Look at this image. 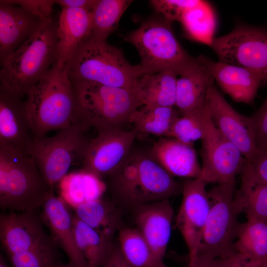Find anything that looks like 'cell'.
<instances>
[{"instance_id":"1","label":"cell","mask_w":267,"mask_h":267,"mask_svg":"<svg viewBox=\"0 0 267 267\" xmlns=\"http://www.w3.org/2000/svg\"><path fill=\"white\" fill-rule=\"evenodd\" d=\"M107 188L119 207L139 205L169 199L182 192L176 181L151 156L149 151L133 149L107 177Z\"/></svg>"},{"instance_id":"2","label":"cell","mask_w":267,"mask_h":267,"mask_svg":"<svg viewBox=\"0 0 267 267\" xmlns=\"http://www.w3.org/2000/svg\"><path fill=\"white\" fill-rule=\"evenodd\" d=\"M25 95L33 138L72 125L76 100L66 68L56 62Z\"/></svg>"},{"instance_id":"3","label":"cell","mask_w":267,"mask_h":267,"mask_svg":"<svg viewBox=\"0 0 267 267\" xmlns=\"http://www.w3.org/2000/svg\"><path fill=\"white\" fill-rule=\"evenodd\" d=\"M58 22L53 19L1 64L0 89L24 96L56 62Z\"/></svg>"},{"instance_id":"4","label":"cell","mask_w":267,"mask_h":267,"mask_svg":"<svg viewBox=\"0 0 267 267\" xmlns=\"http://www.w3.org/2000/svg\"><path fill=\"white\" fill-rule=\"evenodd\" d=\"M76 100L72 124L98 132L121 129L143 105L134 90L90 82L72 83Z\"/></svg>"},{"instance_id":"5","label":"cell","mask_w":267,"mask_h":267,"mask_svg":"<svg viewBox=\"0 0 267 267\" xmlns=\"http://www.w3.org/2000/svg\"><path fill=\"white\" fill-rule=\"evenodd\" d=\"M54 191L33 159L12 147L0 144V207L3 210L37 211Z\"/></svg>"},{"instance_id":"6","label":"cell","mask_w":267,"mask_h":267,"mask_svg":"<svg viewBox=\"0 0 267 267\" xmlns=\"http://www.w3.org/2000/svg\"><path fill=\"white\" fill-rule=\"evenodd\" d=\"M67 69L72 83L90 82L132 90L145 74L139 64H130L121 49L89 37L79 45Z\"/></svg>"},{"instance_id":"7","label":"cell","mask_w":267,"mask_h":267,"mask_svg":"<svg viewBox=\"0 0 267 267\" xmlns=\"http://www.w3.org/2000/svg\"><path fill=\"white\" fill-rule=\"evenodd\" d=\"M82 126L72 124L53 136L33 138L25 154L35 162L41 174L52 187L68 174L71 166L81 163L90 140Z\"/></svg>"},{"instance_id":"8","label":"cell","mask_w":267,"mask_h":267,"mask_svg":"<svg viewBox=\"0 0 267 267\" xmlns=\"http://www.w3.org/2000/svg\"><path fill=\"white\" fill-rule=\"evenodd\" d=\"M126 40L137 49L145 74L172 70L179 74L192 57L183 48L166 20H150L130 33Z\"/></svg>"},{"instance_id":"9","label":"cell","mask_w":267,"mask_h":267,"mask_svg":"<svg viewBox=\"0 0 267 267\" xmlns=\"http://www.w3.org/2000/svg\"><path fill=\"white\" fill-rule=\"evenodd\" d=\"M234 194V184L229 183L218 184L208 191L210 210L196 256L228 258L236 253L234 244L240 223Z\"/></svg>"},{"instance_id":"10","label":"cell","mask_w":267,"mask_h":267,"mask_svg":"<svg viewBox=\"0 0 267 267\" xmlns=\"http://www.w3.org/2000/svg\"><path fill=\"white\" fill-rule=\"evenodd\" d=\"M209 45L220 61L258 73L267 84V29L239 25L227 34L214 37Z\"/></svg>"},{"instance_id":"11","label":"cell","mask_w":267,"mask_h":267,"mask_svg":"<svg viewBox=\"0 0 267 267\" xmlns=\"http://www.w3.org/2000/svg\"><path fill=\"white\" fill-rule=\"evenodd\" d=\"M206 110L199 178L206 184H234L235 177L241 173L246 160L239 149L216 128Z\"/></svg>"},{"instance_id":"12","label":"cell","mask_w":267,"mask_h":267,"mask_svg":"<svg viewBox=\"0 0 267 267\" xmlns=\"http://www.w3.org/2000/svg\"><path fill=\"white\" fill-rule=\"evenodd\" d=\"M138 134L134 128L130 131L115 129L98 132L89 144L81 170L102 179L107 177L129 154Z\"/></svg>"},{"instance_id":"13","label":"cell","mask_w":267,"mask_h":267,"mask_svg":"<svg viewBox=\"0 0 267 267\" xmlns=\"http://www.w3.org/2000/svg\"><path fill=\"white\" fill-rule=\"evenodd\" d=\"M205 106L218 131L239 149L246 161L250 160L258 149L250 117L236 111L214 84L208 91Z\"/></svg>"},{"instance_id":"14","label":"cell","mask_w":267,"mask_h":267,"mask_svg":"<svg viewBox=\"0 0 267 267\" xmlns=\"http://www.w3.org/2000/svg\"><path fill=\"white\" fill-rule=\"evenodd\" d=\"M43 224L37 211L1 213L0 240L7 256L57 244Z\"/></svg>"},{"instance_id":"15","label":"cell","mask_w":267,"mask_h":267,"mask_svg":"<svg viewBox=\"0 0 267 267\" xmlns=\"http://www.w3.org/2000/svg\"><path fill=\"white\" fill-rule=\"evenodd\" d=\"M206 185L199 177L188 179L182 184V199L176 225L188 248L189 261L196 256L210 210Z\"/></svg>"},{"instance_id":"16","label":"cell","mask_w":267,"mask_h":267,"mask_svg":"<svg viewBox=\"0 0 267 267\" xmlns=\"http://www.w3.org/2000/svg\"><path fill=\"white\" fill-rule=\"evenodd\" d=\"M214 61L200 55L192 57L179 74L175 106L183 114L202 108L215 81Z\"/></svg>"},{"instance_id":"17","label":"cell","mask_w":267,"mask_h":267,"mask_svg":"<svg viewBox=\"0 0 267 267\" xmlns=\"http://www.w3.org/2000/svg\"><path fill=\"white\" fill-rule=\"evenodd\" d=\"M41 219L50 232V236L66 254L69 262L81 267H89L76 242L71 207L54 191L42 206Z\"/></svg>"},{"instance_id":"18","label":"cell","mask_w":267,"mask_h":267,"mask_svg":"<svg viewBox=\"0 0 267 267\" xmlns=\"http://www.w3.org/2000/svg\"><path fill=\"white\" fill-rule=\"evenodd\" d=\"M22 6L0 0V61L1 64L44 24Z\"/></svg>"},{"instance_id":"19","label":"cell","mask_w":267,"mask_h":267,"mask_svg":"<svg viewBox=\"0 0 267 267\" xmlns=\"http://www.w3.org/2000/svg\"><path fill=\"white\" fill-rule=\"evenodd\" d=\"M133 209L136 228L154 254L163 260L174 216L169 199L139 205Z\"/></svg>"},{"instance_id":"20","label":"cell","mask_w":267,"mask_h":267,"mask_svg":"<svg viewBox=\"0 0 267 267\" xmlns=\"http://www.w3.org/2000/svg\"><path fill=\"white\" fill-rule=\"evenodd\" d=\"M23 97L0 89V144L25 153L33 138Z\"/></svg>"},{"instance_id":"21","label":"cell","mask_w":267,"mask_h":267,"mask_svg":"<svg viewBox=\"0 0 267 267\" xmlns=\"http://www.w3.org/2000/svg\"><path fill=\"white\" fill-rule=\"evenodd\" d=\"M149 152L152 157L172 176L188 179L199 178L202 168L192 145L172 137H161Z\"/></svg>"},{"instance_id":"22","label":"cell","mask_w":267,"mask_h":267,"mask_svg":"<svg viewBox=\"0 0 267 267\" xmlns=\"http://www.w3.org/2000/svg\"><path fill=\"white\" fill-rule=\"evenodd\" d=\"M92 12L61 7L58 22L56 63L67 66L79 45L90 34Z\"/></svg>"},{"instance_id":"23","label":"cell","mask_w":267,"mask_h":267,"mask_svg":"<svg viewBox=\"0 0 267 267\" xmlns=\"http://www.w3.org/2000/svg\"><path fill=\"white\" fill-rule=\"evenodd\" d=\"M213 72L222 89L237 102L252 103L263 83L255 72L220 61H214Z\"/></svg>"},{"instance_id":"24","label":"cell","mask_w":267,"mask_h":267,"mask_svg":"<svg viewBox=\"0 0 267 267\" xmlns=\"http://www.w3.org/2000/svg\"><path fill=\"white\" fill-rule=\"evenodd\" d=\"M178 76L172 70L145 74L138 79L134 90L143 105L174 107Z\"/></svg>"},{"instance_id":"25","label":"cell","mask_w":267,"mask_h":267,"mask_svg":"<svg viewBox=\"0 0 267 267\" xmlns=\"http://www.w3.org/2000/svg\"><path fill=\"white\" fill-rule=\"evenodd\" d=\"M58 183L59 196L73 209L103 197L107 189L102 179L81 169L68 174Z\"/></svg>"},{"instance_id":"26","label":"cell","mask_w":267,"mask_h":267,"mask_svg":"<svg viewBox=\"0 0 267 267\" xmlns=\"http://www.w3.org/2000/svg\"><path fill=\"white\" fill-rule=\"evenodd\" d=\"M74 214L98 232L114 237L123 227L121 210L112 200L103 197L74 209Z\"/></svg>"},{"instance_id":"27","label":"cell","mask_w":267,"mask_h":267,"mask_svg":"<svg viewBox=\"0 0 267 267\" xmlns=\"http://www.w3.org/2000/svg\"><path fill=\"white\" fill-rule=\"evenodd\" d=\"M73 224L77 246L89 267L103 266L115 246L114 237L91 228L74 214Z\"/></svg>"},{"instance_id":"28","label":"cell","mask_w":267,"mask_h":267,"mask_svg":"<svg viewBox=\"0 0 267 267\" xmlns=\"http://www.w3.org/2000/svg\"><path fill=\"white\" fill-rule=\"evenodd\" d=\"M236 253L251 259L264 261L267 258V222L247 218L240 223L234 244Z\"/></svg>"},{"instance_id":"29","label":"cell","mask_w":267,"mask_h":267,"mask_svg":"<svg viewBox=\"0 0 267 267\" xmlns=\"http://www.w3.org/2000/svg\"><path fill=\"white\" fill-rule=\"evenodd\" d=\"M178 117L174 107L144 105L131 115L129 123L139 133L167 137L171 126Z\"/></svg>"},{"instance_id":"30","label":"cell","mask_w":267,"mask_h":267,"mask_svg":"<svg viewBox=\"0 0 267 267\" xmlns=\"http://www.w3.org/2000/svg\"><path fill=\"white\" fill-rule=\"evenodd\" d=\"M118 233L120 249L134 267H168L154 254L136 228L123 227Z\"/></svg>"},{"instance_id":"31","label":"cell","mask_w":267,"mask_h":267,"mask_svg":"<svg viewBox=\"0 0 267 267\" xmlns=\"http://www.w3.org/2000/svg\"><path fill=\"white\" fill-rule=\"evenodd\" d=\"M132 2L131 0H97L92 11L89 37L98 41H106Z\"/></svg>"},{"instance_id":"32","label":"cell","mask_w":267,"mask_h":267,"mask_svg":"<svg viewBox=\"0 0 267 267\" xmlns=\"http://www.w3.org/2000/svg\"><path fill=\"white\" fill-rule=\"evenodd\" d=\"M234 202L239 214L267 222V183L241 179Z\"/></svg>"},{"instance_id":"33","label":"cell","mask_w":267,"mask_h":267,"mask_svg":"<svg viewBox=\"0 0 267 267\" xmlns=\"http://www.w3.org/2000/svg\"><path fill=\"white\" fill-rule=\"evenodd\" d=\"M192 39L209 45L216 27L214 13L210 5L201 0L198 5L188 10L180 22Z\"/></svg>"},{"instance_id":"34","label":"cell","mask_w":267,"mask_h":267,"mask_svg":"<svg viewBox=\"0 0 267 267\" xmlns=\"http://www.w3.org/2000/svg\"><path fill=\"white\" fill-rule=\"evenodd\" d=\"M206 113L204 106L177 117L173 122L167 137H172L184 143H193L202 139L205 130Z\"/></svg>"},{"instance_id":"35","label":"cell","mask_w":267,"mask_h":267,"mask_svg":"<svg viewBox=\"0 0 267 267\" xmlns=\"http://www.w3.org/2000/svg\"><path fill=\"white\" fill-rule=\"evenodd\" d=\"M57 246L55 244L8 257L12 267H53L58 262Z\"/></svg>"},{"instance_id":"36","label":"cell","mask_w":267,"mask_h":267,"mask_svg":"<svg viewBox=\"0 0 267 267\" xmlns=\"http://www.w3.org/2000/svg\"><path fill=\"white\" fill-rule=\"evenodd\" d=\"M201 0H152L150 3L165 20L169 23L180 22L183 15L188 10L198 5Z\"/></svg>"},{"instance_id":"37","label":"cell","mask_w":267,"mask_h":267,"mask_svg":"<svg viewBox=\"0 0 267 267\" xmlns=\"http://www.w3.org/2000/svg\"><path fill=\"white\" fill-rule=\"evenodd\" d=\"M241 179L267 183V150L257 151L246 161L241 172Z\"/></svg>"},{"instance_id":"38","label":"cell","mask_w":267,"mask_h":267,"mask_svg":"<svg viewBox=\"0 0 267 267\" xmlns=\"http://www.w3.org/2000/svg\"><path fill=\"white\" fill-rule=\"evenodd\" d=\"M250 118L257 149L267 150V99Z\"/></svg>"},{"instance_id":"39","label":"cell","mask_w":267,"mask_h":267,"mask_svg":"<svg viewBox=\"0 0 267 267\" xmlns=\"http://www.w3.org/2000/svg\"><path fill=\"white\" fill-rule=\"evenodd\" d=\"M9 2L19 5L46 23L53 19L52 7L54 0H7Z\"/></svg>"},{"instance_id":"40","label":"cell","mask_w":267,"mask_h":267,"mask_svg":"<svg viewBox=\"0 0 267 267\" xmlns=\"http://www.w3.org/2000/svg\"><path fill=\"white\" fill-rule=\"evenodd\" d=\"M231 257L211 258L198 255L189 261V267H227Z\"/></svg>"},{"instance_id":"41","label":"cell","mask_w":267,"mask_h":267,"mask_svg":"<svg viewBox=\"0 0 267 267\" xmlns=\"http://www.w3.org/2000/svg\"><path fill=\"white\" fill-rule=\"evenodd\" d=\"M103 267H134L124 256L118 244L115 246Z\"/></svg>"},{"instance_id":"42","label":"cell","mask_w":267,"mask_h":267,"mask_svg":"<svg viewBox=\"0 0 267 267\" xmlns=\"http://www.w3.org/2000/svg\"><path fill=\"white\" fill-rule=\"evenodd\" d=\"M263 261L254 260L244 255L235 253L231 257L227 267H259Z\"/></svg>"},{"instance_id":"43","label":"cell","mask_w":267,"mask_h":267,"mask_svg":"<svg viewBox=\"0 0 267 267\" xmlns=\"http://www.w3.org/2000/svg\"><path fill=\"white\" fill-rule=\"evenodd\" d=\"M97 0H56L55 4L61 7H71L85 9L91 11Z\"/></svg>"},{"instance_id":"44","label":"cell","mask_w":267,"mask_h":267,"mask_svg":"<svg viewBox=\"0 0 267 267\" xmlns=\"http://www.w3.org/2000/svg\"><path fill=\"white\" fill-rule=\"evenodd\" d=\"M53 267H81L72 264L68 262L67 264H64L61 262H57Z\"/></svg>"},{"instance_id":"45","label":"cell","mask_w":267,"mask_h":267,"mask_svg":"<svg viewBox=\"0 0 267 267\" xmlns=\"http://www.w3.org/2000/svg\"><path fill=\"white\" fill-rule=\"evenodd\" d=\"M0 267H10L3 257L0 255Z\"/></svg>"},{"instance_id":"46","label":"cell","mask_w":267,"mask_h":267,"mask_svg":"<svg viewBox=\"0 0 267 267\" xmlns=\"http://www.w3.org/2000/svg\"><path fill=\"white\" fill-rule=\"evenodd\" d=\"M259 267H267V258L263 261Z\"/></svg>"}]
</instances>
